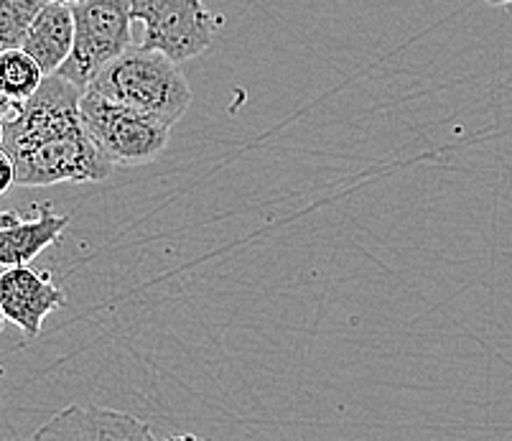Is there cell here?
I'll list each match as a JSON object with an SVG mask.
<instances>
[{"instance_id": "obj_1", "label": "cell", "mask_w": 512, "mask_h": 441, "mask_svg": "<svg viewBox=\"0 0 512 441\" xmlns=\"http://www.w3.org/2000/svg\"><path fill=\"white\" fill-rule=\"evenodd\" d=\"M90 90L125 108L151 115L169 128L184 118L194 97L181 64L138 44H130L115 62L107 64Z\"/></svg>"}, {"instance_id": "obj_2", "label": "cell", "mask_w": 512, "mask_h": 441, "mask_svg": "<svg viewBox=\"0 0 512 441\" xmlns=\"http://www.w3.org/2000/svg\"><path fill=\"white\" fill-rule=\"evenodd\" d=\"M79 115L87 136L113 166L148 164L169 146V125L107 100L90 87L79 97Z\"/></svg>"}, {"instance_id": "obj_3", "label": "cell", "mask_w": 512, "mask_h": 441, "mask_svg": "<svg viewBox=\"0 0 512 441\" xmlns=\"http://www.w3.org/2000/svg\"><path fill=\"white\" fill-rule=\"evenodd\" d=\"M69 8L74 18V44L57 74L79 90H87L97 74L133 44L130 0H79Z\"/></svg>"}, {"instance_id": "obj_4", "label": "cell", "mask_w": 512, "mask_h": 441, "mask_svg": "<svg viewBox=\"0 0 512 441\" xmlns=\"http://www.w3.org/2000/svg\"><path fill=\"white\" fill-rule=\"evenodd\" d=\"M130 21L143 23L138 46L176 64L204 54L220 26V18L202 0H130Z\"/></svg>"}, {"instance_id": "obj_5", "label": "cell", "mask_w": 512, "mask_h": 441, "mask_svg": "<svg viewBox=\"0 0 512 441\" xmlns=\"http://www.w3.org/2000/svg\"><path fill=\"white\" fill-rule=\"evenodd\" d=\"M29 441H156L151 426L130 413L69 403L31 434Z\"/></svg>"}, {"instance_id": "obj_6", "label": "cell", "mask_w": 512, "mask_h": 441, "mask_svg": "<svg viewBox=\"0 0 512 441\" xmlns=\"http://www.w3.org/2000/svg\"><path fill=\"white\" fill-rule=\"evenodd\" d=\"M67 304V296L51 281L49 273L29 266L6 268L0 273V311L29 340L41 334L46 317Z\"/></svg>"}, {"instance_id": "obj_7", "label": "cell", "mask_w": 512, "mask_h": 441, "mask_svg": "<svg viewBox=\"0 0 512 441\" xmlns=\"http://www.w3.org/2000/svg\"><path fill=\"white\" fill-rule=\"evenodd\" d=\"M69 217L59 215L46 204H34L29 215L16 210L0 212V266H29L49 245L62 238Z\"/></svg>"}, {"instance_id": "obj_8", "label": "cell", "mask_w": 512, "mask_h": 441, "mask_svg": "<svg viewBox=\"0 0 512 441\" xmlns=\"http://www.w3.org/2000/svg\"><path fill=\"white\" fill-rule=\"evenodd\" d=\"M74 44L72 8L62 3H44L39 16L31 23L29 34L21 49L39 64L44 77L57 74L59 67L69 59Z\"/></svg>"}, {"instance_id": "obj_9", "label": "cell", "mask_w": 512, "mask_h": 441, "mask_svg": "<svg viewBox=\"0 0 512 441\" xmlns=\"http://www.w3.org/2000/svg\"><path fill=\"white\" fill-rule=\"evenodd\" d=\"M41 82H44V72L26 51H0V92L13 105H21V102L29 100L39 90Z\"/></svg>"}, {"instance_id": "obj_10", "label": "cell", "mask_w": 512, "mask_h": 441, "mask_svg": "<svg viewBox=\"0 0 512 441\" xmlns=\"http://www.w3.org/2000/svg\"><path fill=\"white\" fill-rule=\"evenodd\" d=\"M46 0H0V51L21 49Z\"/></svg>"}, {"instance_id": "obj_11", "label": "cell", "mask_w": 512, "mask_h": 441, "mask_svg": "<svg viewBox=\"0 0 512 441\" xmlns=\"http://www.w3.org/2000/svg\"><path fill=\"white\" fill-rule=\"evenodd\" d=\"M13 184H16V169H13V161L8 159V153L0 148V197H3Z\"/></svg>"}, {"instance_id": "obj_12", "label": "cell", "mask_w": 512, "mask_h": 441, "mask_svg": "<svg viewBox=\"0 0 512 441\" xmlns=\"http://www.w3.org/2000/svg\"><path fill=\"white\" fill-rule=\"evenodd\" d=\"M13 110H16V105H13V102L8 100V97L3 95V92H0V120L11 118Z\"/></svg>"}, {"instance_id": "obj_13", "label": "cell", "mask_w": 512, "mask_h": 441, "mask_svg": "<svg viewBox=\"0 0 512 441\" xmlns=\"http://www.w3.org/2000/svg\"><path fill=\"white\" fill-rule=\"evenodd\" d=\"M164 441H209V439H204V436H197V434H176V436H166Z\"/></svg>"}, {"instance_id": "obj_14", "label": "cell", "mask_w": 512, "mask_h": 441, "mask_svg": "<svg viewBox=\"0 0 512 441\" xmlns=\"http://www.w3.org/2000/svg\"><path fill=\"white\" fill-rule=\"evenodd\" d=\"M484 3H490V6H510L512 0H484Z\"/></svg>"}, {"instance_id": "obj_15", "label": "cell", "mask_w": 512, "mask_h": 441, "mask_svg": "<svg viewBox=\"0 0 512 441\" xmlns=\"http://www.w3.org/2000/svg\"><path fill=\"white\" fill-rule=\"evenodd\" d=\"M46 3H62V6H74L79 0H46Z\"/></svg>"}, {"instance_id": "obj_16", "label": "cell", "mask_w": 512, "mask_h": 441, "mask_svg": "<svg viewBox=\"0 0 512 441\" xmlns=\"http://www.w3.org/2000/svg\"><path fill=\"white\" fill-rule=\"evenodd\" d=\"M3 327H6V317H3V311H0V332H3Z\"/></svg>"}, {"instance_id": "obj_17", "label": "cell", "mask_w": 512, "mask_h": 441, "mask_svg": "<svg viewBox=\"0 0 512 441\" xmlns=\"http://www.w3.org/2000/svg\"><path fill=\"white\" fill-rule=\"evenodd\" d=\"M0 148H3V120H0Z\"/></svg>"}]
</instances>
